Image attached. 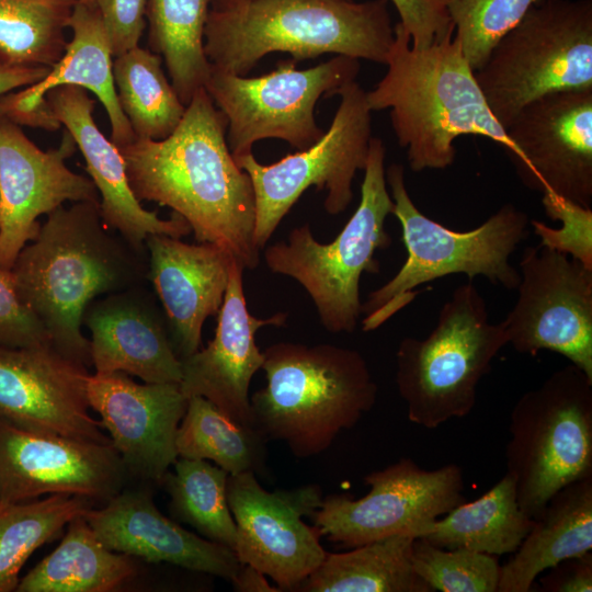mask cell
Instances as JSON below:
<instances>
[{
    "mask_svg": "<svg viewBox=\"0 0 592 592\" xmlns=\"http://www.w3.org/2000/svg\"><path fill=\"white\" fill-rule=\"evenodd\" d=\"M126 475L112 443L26 430L0 419V502L69 494L105 503L122 491Z\"/></svg>",
    "mask_w": 592,
    "mask_h": 592,
    "instance_id": "e0dca14e",
    "label": "cell"
},
{
    "mask_svg": "<svg viewBox=\"0 0 592 592\" xmlns=\"http://www.w3.org/2000/svg\"><path fill=\"white\" fill-rule=\"evenodd\" d=\"M87 398L127 473L161 485L179 457L175 439L187 406L180 385L138 384L123 372L94 373Z\"/></svg>",
    "mask_w": 592,
    "mask_h": 592,
    "instance_id": "ffe728a7",
    "label": "cell"
},
{
    "mask_svg": "<svg viewBox=\"0 0 592 592\" xmlns=\"http://www.w3.org/2000/svg\"><path fill=\"white\" fill-rule=\"evenodd\" d=\"M411 563L432 591H498L500 563L494 555L465 548H443L418 537L412 543Z\"/></svg>",
    "mask_w": 592,
    "mask_h": 592,
    "instance_id": "8d00e7d4",
    "label": "cell"
},
{
    "mask_svg": "<svg viewBox=\"0 0 592 592\" xmlns=\"http://www.w3.org/2000/svg\"><path fill=\"white\" fill-rule=\"evenodd\" d=\"M21 125L0 114V267L11 270L41 224L66 202H99L91 179L71 171L66 160L77 145L64 130L58 148L42 150Z\"/></svg>",
    "mask_w": 592,
    "mask_h": 592,
    "instance_id": "ac0fdd59",
    "label": "cell"
},
{
    "mask_svg": "<svg viewBox=\"0 0 592 592\" xmlns=\"http://www.w3.org/2000/svg\"><path fill=\"white\" fill-rule=\"evenodd\" d=\"M533 523L520 508L514 480L506 473L478 499L462 502L433 521L419 537L443 548L501 556L517 549Z\"/></svg>",
    "mask_w": 592,
    "mask_h": 592,
    "instance_id": "f1b7e54d",
    "label": "cell"
},
{
    "mask_svg": "<svg viewBox=\"0 0 592 592\" xmlns=\"http://www.w3.org/2000/svg\"><path fill=\"white\" fill-rule=\"evenodd\" d=\"M517 299L502 321L522 354H561L592 378V269L542 244L519 265Z\"/></svg>",
    "mask_w": 592,
    "mask_h": 592,
    "instance_id": "5bb4252c",
    "label": "cell"
},
{
    "mask_svg": "<svg viewBox=\"0 0 592 592\" xmlns=\"http://www.w3.org/2000/svg\"><path fill=\"white\" fill-rule=\"evenodd\" d=\"M88 367L52 343L0 345V419L70 439L111 443L89 412Z\"/></svg>",
    "mask_w": 592,
    "mask_h": 592,
    "instance_id": "d6986e66",
    "label": "cell"
},
{
    "mask_svg": "<svg viewBox=\"0 0 592 592\" xmlns=\"http://www.w3.org/2000/svg\"><path fill=\"white\" fill-rule=\"evenodd\" d=\"M113 56L138 46L145 29L148 0H95Z\"/></svg>",
    "mask_w": 592,
    "mask_h": 592,
    "instance_id": "b9f144b4",
    "label": "cell"
},
{
    "mask_svg": "<svg viewBox=\"0 0 592 592\" xmlns=\"http://www.w3.org/2000/svg\"><path fill=\"white\" fill-rule=\"evenodd\" d=\"M364 482L371 487L364 497L328 496L310 516L321 536L344 548L403 533L418 538L464 502V478L456 464L426 470L405 457L367 474Z\"/></svg>",
    "mask_w": 592,
    "mask_h": 592,
    "instance_id": "4fadbf2b",
    "label": "cell"
},
{
    "mask_svg": "<svg viewBox=\"0 0 592 592\" xmlns=\"http://www.w3.org/2000/svg\"><path fill=\"white\" fill-rule=\"evenodd\" d=\"M226 128L225 116L201 88L167 138L117 148L139 202L171 208L197 242L219 246L253 270L261 251L254 240V192L228 147Z\"/></svg>",
    "mask_w": 592,
    "mask_h": 592,
    "instance_id": "6da1fadb",
    "label": "cell"
},
{
    "mask_svg": "<svg viewBox=\"0 0 592 592\" xmlns=\"http://www.w3.org/2000/svg\"><path fill=\"white\" fill-rule=\"evenodd\" d=\"M243 264L234 258L215 337L206 348L181 360L179 385L186 398L202 396L235 422L253 426L249 387L264 361L255 333L264 326H283L287 315L277 312L264 319L252 316L243 291Z\"/></svg>",
    "mask_w": 592,
    "mask_h": 592,
    "instance_id": "44dd1931",
    "label": "cell"
},
{
    "mask_svg": "<svg viewBox=\"0 0 592 592\" xmlns=\"http://www.w3.org/2000/svg\"><path fill=\"white\" fill-rule=\"evenodd\" d=\"M537 0H447V12L463 54L479 70L497 43Z\"/></svg>",
    "mask_w": 592,
    "mask_h": 592,
    "instance_id": "74e56055",
    "label": "cell"
},
{
    "mask_svg": "<svg viewBox=\"0 0 592 592\" xmlns=\"http://www.w3.org/2000/svg\"><path fill=\"white\" fill-rule=\"evenodd\" d=\"M591 548L592 477H588L549 499L513 556L500 566L497 592H528L540 573Z\"/></svg>",
    "mask_w": 592,
    "mask_h": 592,
    "instance_id": "4316f807",
    "label": "cell"
},
{
    "mask_svg": "<svg viewBox=\"0 0 592 592\" xmlns=\"http://www.w3.org/2000/svg\"><path fill=\"white\" fill-rule=\"evenodd\" d=\"M137 573L135 558L107 548L82 514L68 523L57 548L20 578L15 592H112Z\"/></svg>",
    "mask_w": 592,
    "mask_h": 592,
    "instance_id": "83f0119b",
    "label": "cell"
},
{
    "mask_svg": "<svg viewBox=\"0 0 592 592\" xmlns=\"http://www.w3.org/2000/svg\"><path fill=\"white\" fill-rule=\"evenodd\" d=\"M83 516L107 548L147 562H167L227 581L241 566L232 549L163 515L147 489L122 490Z\"/></svg>",
    "mask_w": 592,
    "mask_h": 592,
    "instance_id": "d4e9b609",
    "label": "cell"
},
{
    "mask_svg": "<svg viewBox=\"0 0 592 592\" xmlns=\"http://www.w3.org/2000/svg\"><path fill=\"white\" fill-rule=\"evenodd\" d=\"M415 535L403 533L328 553L298 587L303 592H433L415 573L411 547Z\"/></svg>",
    "mask_w": 592,
    "mask_h": 592,
    "instance_id": "f546056e",
    "label": "cell"
},
{
    "mask_svg": "<svg viewBox=\"0 0 592 592\" xmlns=\"http://www.w3.org/2000/svg\"><path fill=\"white\" fill-rule=\"evenodd\" d=\"M68 27L72 31V38L59 61L41 81L0 98V114L19 125L57 130L61 124L45 95L60 86H77L94 93L102 103L113 144L123 147L133 143L135 135L115 91L111 43L96 5L77 0Z\"/></svg>",
    "mask_w": 592,
    "mask_h": 592,
    "instance_id": "7402d4cb",
    "label": "cell"
},
{
    "mask_svg": "<svg viewBox=\"0 0 592 592\" xmlns=\"http://www.w3.org/2000/svg\"><path fill=\"white\" fill-rule=\"evenodd\" d=\"M90 508L89 499L69 494L0 502V592H15L29 557L56 539L71 520Z\"/></svg>",
    "mask_w": 592,
    "mask_h": 592,
    "instance_id": "836d02e7",
    "label": "cell"
},
{
    "mask_svg": "<svg viewBox=\"0 0 592 592\" xmlns=\"http://www.w3.org/2000/svg\"><path fill=\"white\" fill-rule=\"evenodd\" d=\"M542 204L546 215L560 221L551 228L539 220H531L542 246L565 253L592 269V209L554 194H543Z\"/></svg>",
    "mask_w": 592,
    "mask_h": 592,
    "instance_id": "f35d334b",
    "label": "cell"
},
{
    "mask_svg": "<svg viewBox=\"0 0 592 592\" xmlns=\"http://www.w3.org/2000/svg\"><path fill=\"white\" fill-rule=\"evenodd\" d=\"M78 1H81V2H84V3H94L95 0H78Z\"/></svg>",
    "mask_w": 592,
    "mask_h": 592,
    "instance_id": "7dc6e473",
    "label": "cell"
},
{
    "mask_svg": "<svg viewBox=\"0 0 592 592\" xmlns=\"http://www.w3.org/2000/svg\"><path fill=\"white\" fill-rule=\"evenodd\" d=\"M250 0H210V10H225Z\"/></svg>",
    "mask_w": 592,
    "mask_h": 592,
    "instance_id": "bcb514c9",
    "label": "cell"
},
{
    "mask_svg": "<svg viewBox=\"0 0 592 592\" xmlns=\"http://www.w3.org/2000/svg\"><path fill=\"white\" fill-rule=\"evenodd\" d=\"M266 443L258 429L235 422L202 396L187 398L175 439L179 457L212 460L229 475L263 473Z\"/></svg>",
    "mask_w": 592,
    "mask_h": 592,
    "instance_id": "d6a6232c",
    "label": "cell"
},
{
    "mask_svg": "<svg viewBox=\"0 0 592 592\" xmlns=\"http://www.w3.org/2000/svg\"><path fill=\"white\" fill-rule=\"evenodd\" d=\"M334 95L341 101L327 132L311 146L275 163L261 164L252 152L235 158L252 182L255 200V244L262 250L284 216L310 186L327 191L323 207L344 212L353 200V180L364 170L372 136L366 91L352 81Z\"/></svg>",
    "mask_w": 592,
    "mask_h": 592,
    "instance_id": "8fae6325",
    "label": "cell"
},
{
    "mask_svg": "<svg viewBox=\"0 0 592 592\" xmlns=\"http://www.w3.org/2000/svg\"><path fill=\"white\" fill-rule=\"evenodd\" d=\"M394 202L392 215L401 225L407 259L399 271L362 303V329L383 326L418 295L422 284L451 274L478 275L505 289H516L520 272L510 262L527 237V214L505 204L477 228L455 231L425 216L411 200L405 170L392 163L385 172Z\"/></svg>",
    "mask_w": 592,
    "mask_h": 592,
    "instance_id": "8992f818",
    "label": "cell"
},
{
    "mask_svg": "<svg viewBox=\"0 0 592 592\" xmlns=\"http://www.w3.org/2000/svg\"><path fill=\"white\" fill-rule=\"evenodd\" d=\"M237 592H280L273 587L266 576L250 565H241L235 578L230 581Z\"/></svg>",
    "mask_w": 592,
    "mask_h": 592,
    "instance_id": "f6af8a7d",
    "label": "cell"
},
{
    "mask_svg": "<svg viewBox=\"0 0 592 592\" xmlns=\"http://www.w3.org/2000/svg\"><path fill=\"white\" fill-rule=\"evenodd\" d=\"M145 246L147 278L160 301L172 348L181 361L202 348L203 325L221 307L235 257L213 243L191 244L166 235L149 236Z\"/></svg>",
    "mask_w": 592,
    "mask_h": 592,
    "instance_id": "cb8c5ba5",
    "label": "cell"
},
{
    "mask_svg": "<svg viewBox=\"0 0 592 592\" xmlns=\"http://www.w3.org/2000/svg\"><path fill=\"white\" fill-rule=\"evenodd\" d=\"M45 99L86 160L87 171L100 193L102 220L109 228L137 249H146L145 241L151 235L182 238L191 232L186 220L178 214L162 219L157 212L145 209L135 197L122 153L95 124V102L86 89L60 86L48 91Z\"/></svg>",
    "mask_w": 592,
    "mask_h": 592,
    "instance_id": "484cf974",
    "label": "cell"
},
{
    "mask_svg": "<svg viewBox=\"0 0 592 592\" xmlns=\"http://www.w3.org/2000/svg\"><path fill=\"white\" fill-rule=\"evenodd\" d=\"M174 471L161 485L170 497V512L200 536L234 550L236 523L227 501L229 474L205 459L178 457Z\"/></svg>",
    "mask_w": 592,
    "mask_h": 592,
    "instance_id": "e575fe53",
    "label": "cell"
},
{
    "mask_svg": "<svg viewBox=\"0 0 592 592\" xmlns=\"http://www.w3.org/2000/svg\"><path fill=\"white\" fill-rule=\"evenodd\" d=\"M113 79L135 139H164L177 128L186 106L169 82L160 55L136 46L116 56Z\"/></svg>",
    "mask_w": 592,
    "mask_h": 592,
    "instance_id": "1f68e13d",
    "label": "cell"
},
{
    "mask_svg": "<svg viewBox=\"0 0 592 592\" xmlns=\"http://www.w3.org/2000/svg\"><path fill=\"white\" fill-rule=\"evenodd\" d=\"M385 65L383 79L366 92L367 105L372 112L389 110L394 133L399 146L407 149L412 171L452 166L454 141L466 135L493 140L510 157L516 153L491 114L454 31L417 48L398 22Z\"/></svg>",
    "mask_w": 592,
    "mask_h": 592,
    "instance_id": "3957f363",
    "label": "cell"
},
{
    "mask_svg": "<svg viewBox=\"0 0 592 592\" xmlns=\"http://www.w3.org/2000/svg\"><path fill=\"white\" fill-rule=\"evenodd\" d=\"M227 501L238 561L270 577L281 591H297L327 554L318 528L303 520L321 506V488L309 483L267 491L246 471L228 476Z\"/></svg>",
    "mask_w": 592,
    "mask_h": 592,
    "instance_id": "9a60e30c",
    "label": "cell"
},
{
    "mask_svg": "<svg viewBox=\"0 0 592 592\" xmlns=\"http://www.w3.org/2000/svg\"><path fill=\"white\" fill-rule=\"evenodd\" d=\"M475 77L504 130L536 99L591 89L592 0H537Z\"/></svg>",
    "mask_w": 592,
    "mask_h": 592,
    "instance_id": "9c48e42d",
    "label": "cell"
},
{
    "mask_svg": "<svg viewBox=\"0 0 592 592\" xmlns=\"http://www.w3.org/2000/svg\"><path fill=\"white\" fill-rule=\"evenodd\" d=\"M209 4L210 0H150L147 5L150 50L161 56L185 106L210 73L204 52Z\"/></svg>",
    "mask_w": 592,
    "mask_h": 592,
    "instance_id": "4dcf8cb0",
    "label": "cell"
},
{
    "mask_svg": "<svg viewBox=\"0 0 592 592\" xmlns=\"http://www.w3.org/2000/svg\"><path fill=\"white\" fill-rule=\"evenodd\" d=\"M394 39L388 0H250L209 10L204 52L210 70L244 76L273 52L385 64Z\"/></svg>",
    "mask_w": 592,
    "mask_h": 592,
    "instance_id": "277c9868",
    "label": "cell"
},
{
    "mask_svg": "<svg viewBox=\"0 0 592 592\" xmlns=\"http://www.w3.org/2000/svg\"><path fill=\"white\" fill-rule=\"evenodd\" d=\"M94 373L123 372L144 383L182 378L162 307L144 284L103 295L87 308Z\"/></svg>",
    "mask_w": 592,
    "mask_h": 592,
    "instance_id": "603a6c76",
    "label": "cell"
},
{
    "mask_svg": "<svg viewBox=\"0 0 592 592\" xmlns=\"http://www.w3.org/2000/svg\"><path fill=\"white\" fill-rule=\"evenodd\" d=\"M263 355L266 384L250 396L252 425L297 458L326 452L376 403L377 384L356 350L278 342Z\"/></svg>",
    "mask_w": 592,
    "mask_h": 592,
    "instance_id": "5b68a950",
    "label": "cell"
},
{
    "mask_svg": "<svg viewBox=\"0 0 592 592\" xmlns=\"http://www.w3.org/2000/svg\"><path fill=\"white\" fill-rule=\"evenodd\" d=\"M385 157L382 139L372 137L360 204L333 241L319 242L305 224L264 252L271 272L292 277L303 286L321 325L331 333L355 330L362 316L361 276L379 272L375 253L391 243L385 228L394 209L387 190Z\"/></svg>",
    "mask_w": 592,
    "mask_h": 592,
    "instance_id": "52a82bcc",
    "label": "cell"
},
{
    "mask_svg": "<svg viewBox=\"0 0 592 592\" xmlns=\"http://www.w3.org/2000/svg\"><path fill=\"white\" fill-rule=\"evenodd\" d=\"M50 68L16 67L0 62V98L15 89L30 87L41 81Z\"/></svg>",
    "mask_w": 592,
    "mask_h": 592,
    "instance_id": "ee69618b",
    "label": "cell"
},
{
    "mask_svg": "<svg viewBox=\"0 0 592 592\" xmlns=\"http://www.w3.org/2000/svg\"><path fill=\"white\" fill-rule=\"evenodd\" d=\"M77 0H0V62L52 68L62 57L64 29Z\"/></svg>",
    "mask_w": 592,
    "mask_h": 592,
    "instance_id": "d590c367",
    "label": "cell"
},
{
    "mask_svg": "<svg viewBox=\"0 0 592 592\" xmlns=\"http://www.w3.org/2000/svg\"><path fill=\"white\" fill-rule=\"evenodd\" d=\"M506 344L502 321H489L476 286L456 287L430 334L403 338L396 352V385L410 422L433 430L469 414L479 382Z\"/></svg>",
    "mask_w": 592,
    "mask_h": 592,
    "instance_id": "ba28073f",
    "label": "cell"
},
{
    "mask_svg": "<svg viewBox=\"0 0 592 592\" xmlns=\"http://www.w3.org/2000/svg\"><path fill=\"white\" fill-rule=\"evenodd\" d=\"M396 7L400 25L411 45L424 48L454 31L447 12V0H390Z\"/></svg>",
    "mask_w": 592,
    "mask_h": 592,
    "instance_id": "60d3db41",
    "label": "cell"
},
{
    "mask_svg": "<svg viewBox=\"0 0 592 592\" xmlns=\"http://www.w3.org/2000/svg\"><path fill=\"white\" fill-rule=\"evenodd\" d=\"M296 64L281 60L273 71L252 78L210 70L204 89L227 121L234 158L252 152L254 143L265 138L298 150L314 145L325 133L315 119L317 101L333 96L360 72L358 59L342 55L304 70Z\"/></svg>",
    "mask_w": 592,
    "mask_h": 592,
    "instance_id": "7c38bea8",
    "label": "cell"
},
{
    "mask_svg": "<svg viewBox=\"0 0 592 592\" xmlns=\"http://www.w3.org/2000/svg\"><path fill=\"white\" fill-rule=\"evenodd\" d=\"M506 473L536 520L561 488L592 477V378L569 364L524 392L510 414Z\"/></svg>",
    "mask_w": 592,
    "mask_h": 592,
    "instance_id": "30bf717a",
    "label": "cell"
},
{
    "mask_svg": "<svg viewBox=\"0 0 592 592\" xmlns=\"http://www.w3.org/2000/svg\"><path fill=\"white\" fill-rule=\"evenodd\" d=\"M542 577L540 590L545 592H591L592 554L565 559Z\"/></svg>",
    "mask_w": 592,
    "mask_h": 592,
    "instance_id": "7bdbcfd3",
    "label": "cell"
},
{
    "mask_svg": "<svg viewBox=\"0 0 592 592\" xmlns=\"http://www.w3.org/2000/svg\"><path fill=\"white\" fill-rule=\"evenodd\" d=\"M523 184L584 207L592 204V88L544 95L505 130Z\"/></svg>",
    "mask_w": 592,
    "mask_h": 592,
    "instance_id": "2e32d148",
    "label": "cell"
},
{
    "mask_svg": "<svg viewBox=\"0 0 592 592\" xmlns=\"http://www.w3.org/2000/svg\"><path fill=\"white\" fill-rule=\"evenodd\" d=\"M52 343L44 327L20 299L10 270L0 267V345Z\"/></svg>",
    "mask_w": 592,
    "mask_h": 592,
    "instance_id": "ab89813d",
    "label": "cell"
},
{
    "mask_svg": "<svg viewBox=\"0 0 592 592\" xmlns=\"http://www.w3.org/2000/svg\"><path fill=\"white\" fill-rule=\"evenodd\" d=\"M10 271L55 349L88 367L90 342L81 330L88 306L144 284L148 254L103 223L99 202H76L48 214Z\"/></svg>",
    "mask_w": 592,
    "mask_h": 592,
    "instance_id": "7a4b0ae2",
    "label": "cell"
}]
</instances>
